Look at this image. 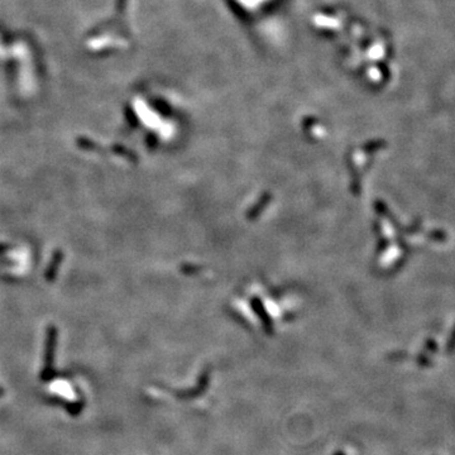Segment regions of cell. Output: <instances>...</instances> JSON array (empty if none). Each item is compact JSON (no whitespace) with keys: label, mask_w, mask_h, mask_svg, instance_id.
Returning <instances> with one entry per match:
<instances>
[{"label":"cell","mask_w":455,"mask_h":455,"mask_svg":"<svg viewBox=\"0 0 455 455\" xmlns=\"http://www.w3.org/2000/svg\"><path fill=\"white\" fill-rule=\"evenodd\" d=\"M57 329L53 325H50L47 328V334H46V349H45V368L41 373V378L43 381H50L55 375L53 370V359H55V350L56 343H57Z\"/></svg>","instance_id":"1"},{"label":"cell","mask_w":455,"mask_h":455,"mask_svg":"<svg viewBox=\"0 0 455 455\" xmlns=\"http://www.w3.org/2000/svg\"><path fill=\"white\" fill-rule=\"evenodd\" d=\"M62 260H63V252L60 249H56L55 252H53L52 257H51L50 264H48L45 273V278L47 282L55 281L56 276H57L58 273V270H60L61 264H62Z\"/></svg>","instance_id":"2"},{"label":"cell","mask_w":455,"mask_h":455,"mask_svg":"<svg viewBox=\"0 0 455 455\" xmlns=\"http://www.w3.org/2000/svg\"><path fill=\"white\" fill-rule=\"evenodd\" d=\"M78 145L85 150H99V147L95 144V143L91 142V140L89 139H85V138H80V139L78 140Z\"/></svg>","instance_id":"3"},{"label":"cell","mask_w":455,"mask_h":455,"mask_svg":"<svg viewBox=\"0 0 455 455\" xmlns=\"http://www.w3.org/2000/svg\"><path fill=\"white\" fill-rule=\"evenodd\" d=\"M8 249H10L9 245L3 244V243H0V254H4L5 250H8Z\"/></svg>","instance_id":"4"},{"label":"cell","mask_w":455,"mask_h":455,"mask_svg":"<svg viewBox=\"0 0 455 455\" xmlns=\"http://www.w3.org/2000/svg\"><path fill=\"white\" fill-rule=\"evenodd\" d=\"M3 392H4V390H3V388H2V387H0V396H2V395H3Z\"/></svg>","instance_id":"5"}]
</instances>
